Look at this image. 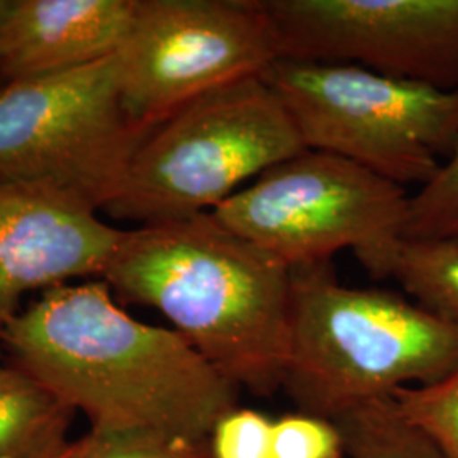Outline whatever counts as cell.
I'll return each instance as SVG.
<instances>
[{
    "mask_svg": "<svg viewBox=\"0 0 458 458\" xmlns=\"http://www.w3.org/2000/svg\"><path fill=\"white\" fill-rule=\"evenodd\" d=\"M435 175L410 197L404 240L458 236V143Z\"/></svg>",
    "mask_w": 458,
    "mask_h": 458,
    "instance_id": "2e32d148",
    "label": "cell"
},
{
    "mask_svg": "<svg viewBox=\"0 0 458 458\" xmlns=\"http://www.w3.org/2000/svg\"><path fill=\"white\" fill-rule=\"evenodd\" d=\"M100 278L119 301L162 312L240 391L282 389L291 270L213 213L124 229Z\"/></svg>",
    "mask_w": 458,
    "mask_h": 458,
    "instance_id": "7a4b0ae2",
    "label": "cell"
},
{
    "mask_svg": "<svg viewBox=\"0 0 458 458\" xmlns=\"http://www.w3.org/2000/svg\"><path fill=\"white\" fill-rule=\"evenodd\" d=\"M350 458H446L399 410L394 397L377 399L333 420Z\"/></svg>",
    "mask_w": 458,
    "mask_h": 458,
    "instance_id": "4fadbf2b",
    "label": "cell"
},
{
    "mask_svg": "<svg viewBox=\"0 0 458 458\" xmlns=\"http://www.w3.org/2000/svg\"><path fill=\"white\" fill-rule=\"evenodd\" d=\"M391 277L418 306L458 325V236L404 240Z\"/></svg>",
    "mask_w": 458,
    "mask_h": 458,
    "instance_id": "5bb4252c",
    "label": "cell"
},
{
    "mask_svg": "<svg viewBox=\"0 0 458 458\" xmlns=\"http://www.w3.org/2000/svg\"><path fill=\"white\" fill-rule=\"evenodd\" d=\"M263 79L306 149L325 151L406 187L425 185L437 155L458 143V89L395 79L365 66L282 58Z\"/></svg>",
    "mask_w": 458,
    "mask_h": 458,
    "instance_id": "8992f818",
    "label": "cell"
},
{
    "mask_svg": "<svg viewBox=\"0 0 458 458\" xmlns=\"http://www.w3.org/2000/svg\"><path fill=\"white\" fill-rule=\"evenodd\" d=\"M278 60L263 0H136L115 55L123 107L147 131L217 87L263 77Z\"/></svg>",
    "mask_w": 458,
    "mask_h": 458,
    "instance_id": "ba28073f",
    "label": "cell"
},
{
    "mask_svg": "<svg viewBox=\"0 0 458 458\" xmlns=\"http://www.w3.org/2000/svg\"><path fill=\"white\" fill-rule=\"evenodd\" d=\"M399 410L446 458H458V367L438 382L394 393Z\"/></svg>",
    "mask_w": 458,
    "mask_h": 458,
    "instance_id": "9a60e30c",
    "label": "cell"
},
{
    "mask_svg": "<svg viewBox=\"0 0 458 458\" xmlns=\"http://www.w3.org/2000/svg\"><path fill=\"white\" fill-rule=\"evenodd\" d=\"M11 363L39 380L90 431L147 429L208 442L240 389L174 327L138 321L102 280L60 285L0 331Z\"/></svg>",
    "mask_w": 458,
    "mask_h": 458,
    "instance_id": "6da1fadb",
    "label": "cell"
},
{
    "mask_svg": "<svg viewBox=\"0 0 458 458\" xmlns=\"http://www.w3.org/2000/svg\"><path fill=\"white\" fill-rule=\"evenodd\" d=\"M124 229L60 191L0 182V331L22 311L31 291L100 278Z\"/></svg>",
    "mask_w": 458,
    "mask_h": 458,
    "instance_id": "30bf717a",
    "label": "cell"
},
{
    "mask_svg": "<svg viewBox=\"0 0 458 458\" xmlns=\"http://www.w3.org/2000/svg\"><path fill=\"white\" fill-rule=\"evenodd\" d=\"M410 197L342 157L304 149L263 172L213 214L293 270L352 250L374 277H391Z\"/></svg>",
    "mask_w": 458,
    "mask_h": 458,
    "instance_id": "5b68a950",
    "label": "cell"
},
{
    "mask_svg": "<svg viewBox=\"0 0 458 458\" xmlns=\"http://www.w3.org/2000/svg\"><path fill=\"white\" fill-rule=\"evenodd\" d=\"M83 458H211L209 443L160 431H90Z\"/></svg>",
    "mask_w": 458,
    "mask_h": 458,
    "instance_id": "e0dca14e",
    "label": "cell"
},
{
    "mask_svg": "<svg viewBox=\"0 0 458 458\" xmlns=\"http://www.w3.org/2000/svg\"><path fill=\"white\" fill-rule=\"evenodd\" d=\"M4 355H5V352H4V348H2V344H0V369L5 365V361H4Z\"/></svg>",
    "mask_w": 458,
    "mask_h": 458,
    "instance_id": "7402d4cb",
    "label": "cell"
},
{
    "mask_svg": "<svg viewBox=\"0 0 458 458\" xmlns=\"http://www.w3.org/2000/svg\"><path fill=\"white\" fill-rule=\"evenodd\" d=\"M75 411L39 380L5 363L0 369V458H47L65 446Z\"/></svg>",
    "mask_w": 458,
    "mask_h": 458,
    "instance_id": "7c38bea8",
    "label": "cell"
},
{
    "mask_svg": "<svg viewBox=\"0 0 458 458\" xmlns=\"http://www.w3.org/2000/svg\"><path fill=\"white\" fill-rule=\"evenodd\" d=\"M458 367V325L393 291L344 285L331 262L291 270V338L282 389L327 420Z\"/></svg>",
    "mask_w": 458,
    "mask_h": 458,
    "instance_id": "3957f363",
    "label": "cell"
},
{
    "mask_svg": "<svg viewBox=\"0 0 458 458\" xmlns=\"http://www.w3.org/2000/svg\"><path fill=\"white\" fill-rule=\"evenodd\" d=\"M136 0H14L0 31V82L92 65L117 55Z\"/></svg>",
    "mask_w": 458,
    "mask_h": 458,
    "instance_id": "8fae6325",
    "label": "cell"
},
{
    "mask_svg": "<svg viewBox=\"0 0 458 458\" xmlns=\"http://www.w3.org/2000/svg\"><path fill=\"white\" fill-rule=\"evenodd\" d=\"M280 60L335 62L458 89V0H263Z\"/></svg>",
    "mask_w": 458,
    "mask_h": 458,
    "instance_id": "9c48e42d",
    "label": "cell"
},
{
    "mask_svg": "<svg viewBox=\"0 0 458 458\" xmlns=\"http://www.w3.org/2000/svg\"><path fill=\"white\" fill-rule=\"evenodd\" d=\"M13 4H14V0H0V31H2L4 21H5V17L9 14Z\"/></svg>",
    "mask_w": 458,
    "mask_h": 458,
    "instance_id": "44dd1931",
    "label": "cell"
},
{
    "mask_svg": "<svg viewBox=\"0 0 458 458\" xmlns=\"http://www.w3.org/2000/svg\"><path fill=\"white\" fill-rule=\"evenodd\" d=\"M272 428L262 411L240 408L228 411L209 435L211 458H272Z\"/></svg>",
    "mask_w": 458,
    "mask_h": 458,
    "instance_id": "d6986e66",
    "label": "cell"
},
{
    "mask_svg": "<svg viewBox=\"0 0 458 458\" xmlns=\"http://www.w3.org/2000/svg\"><path fill=\"white\" fill-rule=\"evenodd\" d=\"M87 448H89V435H85L81 440L66 443L65 446H62L60 450H56L47 458H83L87 454Z\"/></svg>",
    "mask_w": 458,
    "mask_h": 458,
    "instance_id": "ffe728a7",
    "label": "cell"
},
{
    "mask_svg": "<svg viewBox=\"0 0 458 458\" xmlns=\"http://www.w3.org/2000/svg\"><path fill=\"white\" fill-rule=\"evenodd\" d=\"M147 134L123 107L115 55L0 83V182L48 187L104 211Z\"/></svg>",
    "mask_w": 458,
    "mask_h": 458,
    "instance_id": "52a82bcc",
    "label": "cell"
},
{
    "mask_svg": "<svg viewBox=\"0 0 458 458\" xmlns=\"http://www.w3.org/2000/svg\"><path fill=\"white\" fill-rule=\"evenodd\" d=\"M344 457V437L335 421L302 411L274 420L272 458Z\"/></svg>",
    "mask_w": 458,
    "mask_h": 458,
    "instance_id": "ac0fdd59",
    "label": "cell"
},
{
    "mask_svg": "<svg viewBox=\"0 0 458 458\" xmlns=\"http://www.w3.org/2000/svg\"><path fill=\"white\" fill-rule=\"evenodd\" d=\"M304 149L293 117L263 77L228 83L148 131L104 213L138 226L213 213Z\"/></svg>",
    "mask_w": 458,
    "mask_h": 458,
    "instance_id": "277c9868",
    "label": "cell"
}]
</instances>
